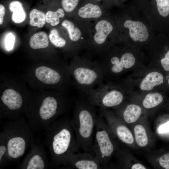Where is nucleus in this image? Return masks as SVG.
<instances>
[{"label": "nucleus", "instance_id": "39448f33", "mask_svg": "<svg viewBox=\"0 0 169 169\" xmlns=\"http://www.w3.org/2000/svg\"><path fill=\"white\" fill-rule=\"evenodd\" d=\"M73 86L78 95H84L99 85L105 79L102 70L96 60L77 55L69 65Z\"/></svg>", "mask_w": 169, "mask_h": 169}, {"label": "nucleus", "instance_id": "f3484780", "mask_svg": "<svg viewBox=\"0 0 169 169\" xmlns=\"http://www.w3.org/2000/svg\"><path fill=\"white\" fill-rule=\"evenodd\" d=\"M78 14L83 19H98L102 15V10L98 5L88 3L78 10Z\"/></svg>", "mask_w": 169, "mask_h": 169}, {"label": "nucleus", "instance_id": "72a5a7b5", "mask_svg": "<svg viewBox=\"0 0 169 169\" xmlns=\"http://www.w3.org/2000/svg\"><path fill=\"white\" fill-rule=\"evenodd\" d=\"M5 13L4 6L2 4H0V24L2 25L3 22V18Z\"/></svg>", "mask_w": 169, "mask_h": 169}, {"label": "nucleus", "instance_id": "9b49d317", "mask_svg": "<svg viewBox=\"0 0 169 169\" xmlns=\"http://www.w3.org/2000/svg\"><path fill=\"white\" fill-rule=\"evenodd\" d=\"M95 125V140L93 151L101 165L106 163L113 153L115 147L103 117L99 111Z\"/></svg>", "mask_w": 169, "mask_h": 169}, {"label": "nucleus", "instance_id": "a878e982", "mask_svg": "<svg viewBox=\"0 0 169 169\" xmlns=\"http://www.w3.org/2000/svg\"><path fill=\"white\" fill-rule=\"evenodd\" d=\"M49 38L51 43L56 47L63 48L66 45V40L59 35L56 29L53 28L51 30Z\"/></svg>", "mask_w": 169, "mask_h": 169}, {"label": "nucleus", "instance_id": "b1692460", "mask_svg": "<svg viewBox=\"0 0 169 169\" xmlns=\"http://www.w3.org/2000/svg\"><path fill=\"white\" fill-rule=\"evenodd\" d=\"M65 15L64 10L62 8H59L55 11H48L46 13V22L53 26L59 24V18H62Z\"/></svg>", "mask_w": 169, "mask_h": 169}, {"label": "nucleus", "instance_id": "f03ea898", "mask_svg": "<svg viewBox=\"0 0 169 169\" xmlns=\"http://www.w3.org/2000/svg\"><path fill=\"white\" fill-rule=\"evenodd\" d=\"M71 120L62 116L54 121L45 131L44 144L50 156L52 167L64 166L68 156L79 152Z\"/></svg>", "mask_w": 169, "mask_h": 169}, {"label": "nucleus", "instance_id": "412c9836", "mask_svg": "<svg viewBox=\"0 0 169 169\" xmlns=\"http://www.w3.org/2000/svg\"><path fill=\"white\" fill-rule=\"evenodd\" d=\"M163 97L160 93L155 91L148 92L142 102L143 106L149 109L156 107L162 101Z\"/></svg>", "mask_w": 169, "mask_h": 169}, {"label": "nucleus", "instance_id": "423d86ee", "mask_svg": "<svg viewBox=\"0 0 169 169\" xmlns=\"http://www.w3.org/2000/svg\"><path fill=\"white\" fill-rule=\"evenodd\" d=\"M118 54L111 53L106 49L96 60L106 81H117L126 73L143 67L137 65L136 58L132 53L127 52Z\"/></svg>", "mask_w": 169, "mask_h": 169}, {"label": "nucleus", "instance_id": "ddd939ff", "mask_svg": "<svg viewBox=\"0 0 169 169\" xmlns=\"http://www.w3.org/2000/svg\"><path fill=\"white\" fill-rule=\"evenodd\" d=\"M23 160L20 168L24 169H45L52 167L43 145L34 142Z\"/></svg>", "mask_w": 169, "mask_h": 169}, {"label": "nucleus", "instance_id": "4be33fe9", "mask_svg": "<svg viewBox=\"0 0 169 169\" xmlns=\"http://www.w3.org/2000/svg\"><path fill=\"white\" fill-rule=\"evenodd\" d=\"M114 130L117 137L122 142L128 144L133 143L134 140L129 130L125 125L117 124Z\"/></svg>", "mask_w": 169, "mask_h": 169}, {"label": "nucleus", "instance_id": "cd10ccee", "mask_svg": "<svg viewBox=\"0 0 169 169\" xmlns=\"http://www.w3.org/2000/svg\"><path fill=\"white\" fill-rule=\"evenodd\" d=\"M79 0H62L61 4L64 10L67 13L73 11L77 6Z\"/></svg>", "mask_w": 169, "mask_h": 169}, {"label": "nucleus", "instance_id": "c9c22d12", "mask_svg": "<svg viewBox=\"0 0 169 169\" xmlns=\"http://www.w3.org/2000/svg\"><path fill=\"white\" fill-rule=\"evenodd\" d=\"M167 83H168V85H169V74H168V80H167Z\"/></svg>", "mask_w": 169, "mask_h": 169}, {"label": "nucleus", "instance_id": "a211bd4d", "mask_svg": "<svg viewBox=\"0 0 169 169\" xmlns=\"http://www.w3.org/2000/svg\"><path fill=\"white\" fill-rule=\"evenodd\" d=\"M29 45L32 49H34L47 48L49 45V41L47 33L44 31L35 33L31 37Z\"/></svg>", "mask_w": 169, "mask_h": 169}, {"label": "nucleus", "instance_id": "473e14b6", "mask_svg": "<svg viewBox=\"0 0 169 169\" xmlns=\"http://www.w3.org/2000/svg\"><path fill=\"white\" fill-rule=\"evenodd\" d=\"M158 130L161 133L169 132V121L160 126Z\"/></svg>", "mask_w": 169, "mask_h": 169}, {"label": "nucleus", "instance_id": "1a4fd4ad", "mask_svg": "<svg viewBox=\"0 0 169 169\" xmlns=\"http://www.w3.org/2000/svg\"><path fill=\"white\" fill-rule=\"evenodd\" d=\"M29 98L15 87L4 88L0 95L1 118L12 121L26 117Z\"/></svg>", "mask_w": 169, "mask_h": 169}, {"label": "nucleus", "instance_id": "f8f14e48", "mask_svg": "<svg viewBox=\"0 0 169 169\" xmlns=\"http://www.w3.org/2000/svg\"><path fill=\"white\" fill-rule=\"evenodd\" d=\"M113 27L108 21L101 19L94 26L93 39L88 43L85 47L89 55L100 56L107 49L105 43L108 36L112 32Z\"/></svg>", "mask_w": 169, "mask_h": 169}, {"label": "nucleus", "instance_id": "aec40b11", "mask_svg": "<svg viewBox=\"0 0 169 169\" xmlns=\"http://www.w3.org/2000/svg\"><path fill=\"white\" fill-rule=\"evenodd\" d=\"M141 113V107L136 105L131 104L127 105L122 112L124 120L128 123L136 122L139 118Z\"/></svg>", "mask_w": 169, "mask_h": 169}, {"label": "nucleus", "instance_id": "6ab92c4d", "mask_svg": "<svg viewBox=\"0 0 169 169\" xmlns=\"http://www.w3.org/2000/svg\"><path fill=\"white\" fill-rule=\"evenodd\" d=\"M9 7L10 10L12 12L11 18L14 23H19L24 21L26 14L22 4L20 2L13 1L10 3Z\"/></svg>", "mask_w": 169, "mask_h": 169}, {"label": "nucleus", "instance_id": "dca6fc26", "mask_svg": "<svg viewBox=\"0 0 169 169\" xmlns=\"http://www.w3.org/2000/svg\"><path fill=\"white\" fill-rule=\"evenodd\" d=\"M61 25L67 30L69 39L75 43L78 52L82 48H84V45L80 41L82 33L79 28L76 26L72 21L68 20L63 21L61 23Z\"/></svg>", "mask_w": 169, "mask_h": 169}, {"label": "nucleus", "instance_id": "f257e3e1", "mask_svg": "<svg viewBox=\"0 0 169 169\" xmlns=\"http://www.w3.org/2000/svg\"><path fill=\"white\" fill-rule=\"evenodd\" d=\"M72 101L68 92L56 90L49 94L29 97L26 118L33 131H45L67 111Z\"/></svg>", "mask_w": 169, "mask_h": 169}, {"label": "nucleus", "instance_id": "c756f323", "mask_svg": "<svg viewBox=\"0 0 169 169\" xmlns=\"http://www.w3.org/2000/svg\"><path fill=\"white\" fill-rule=\"evenodd\" d=\"M14 42L15 37L11 33H8L5 41V46L7 50L10 51L13 48Z\"/></svg>", "mask_w": 169, "mask_h": 169}, {"label": "nucleus", "instance_id": "2f4dec72", "mask_svg": "<svg viewBox=\"0 0 169 169\" xmlns=\"http://www.w3.org/2000/svg\"><path fill=\"white\" fill-rule=\"evenodd\" d=\"M159 162L163 167L166 169H169V153L161 156L159 159Z\"/></svg>", "mask_w": 169, "mask_h": 169}, {"label": "nucleus", "instance_id": "6e6552de", "mask_svg": "<svg viewBox=\"0 0 169 169\" xmlns=\"http://www.w3.org/2000/svg\"><path fill=\"white\" fill-rule=\"evenodd\" d=\"M33 74L38 83L54 90L68 92L73 86L69 65L64 63L58 62L51 65L36 66Z\"/></svg>", "mask_w": 169, "mask_h": 169}, {"label": "nucleus", "instance_id": "bb28decb", "mask_svg": "<svg viewBox=\"0 0 169 169\" xmlns=\"http://www.w3.org/2000/svg\"><path fill=\"white\" fill-rule=\"evenodd\" d=\"M156 0L159 14L164 17L167 16L169 14V0Z\"/></svg>", "mask_w": 169, "mask_h": 169}, {"label": "nucleus", "instance_id": "f704fd0d", "mask_svg": "<svg viewBox=\"0 0 169 169\" xmlns=\"http://www.w3.org/2000/svg\"><path fill=\"white\" fill-rule=\"evenodd\" d=\"M132 169H146V168L142 165L137 163L133 165L132 167Z\"/></svg>", "mask_w": 169, "mask_h": 169}, {"label": "nucleus", "instance_id": "9d476101", "mask_svg": "<svg viewBox=\"0 0 169 169\" xmlns=\"http://www.w3.org/2000/svg\"><path fill=\"white\" fill-rule=\"evenodd\" d=\"M125 93L115 82L106 81L87 94L79 95L84 97L96 107L107 109L120 105L124 100Z\"/></svg>", "mask_w": 169, "mask_h": 169}, {"label": "nucleus", "instance_id": "2eb2a0df", "mask_svg": "<svg viewBox=\"0 0 169 169\" xmlns=\"http://www.w3.org/2000/svg\"><path fill=\"white\" fill-rule=\"evenodd\" d=\"M124 26L129 29L130 36L134 41L144 42L148 39L147 29L142 22L128 20L125 22Z\"/></svg>", "mask_w": 169, "mask_h": 169}, {"label": "nucleus", "instance_id": "7c9ffc66", "mask_svg": "<svg viewBox=\"0 0 169 169\" xmlns=\"http://www.w3.org/2000/svg\"><path fill=\"white\" fill-rule=\"evenodd\" d=\"M160 64L164 70L169 71V50L165 54L164 57L160 60Z\"/></svg>", "mask_w": 169, "mask_h": 169}, {"label": "nucleus", "instance_id": "0eeeda50", "mask_svg": "<svg viewBox=\"0 0 169 169\" xmlns=\"http://www.w3.org/2000/svg\"><path fill=\"white\" fill-rule=\"evenodd\" d=\"M125 78L115 82L126 93H148L155 91L164 82L163 75L151 66L140 68Z\"/></svg>", "mask_w": 169, "mask_h": 169}, {"label": "nucleus", "instance_id": "7ed1b4c3", "mask_svg": "<svg viewBox=\"0 0 169 169\" xmlns=\"http://www.w3.org/2000/svg\"><path fill=\"white\" fill-rule=\"evenodd\" d=\"M97 115L96 107L84 97L78 95L74 101L71 124L79 148L93 155V136Z\"/></svg>", "mask_w": 169, "mask_h": 169}, {"label": "nucleus", "instance_id": "4468645a", "mask_svg": "<svg viewBox=\"0 0 169 169\" xmlns=\"http://www.w3.org/2000/svg\"><path fill=\"white\" fill-rule=\"evenodd\" d=\"M101 164L94 155L88 152L70 154L64 166L77 169H101Z\"/></svg>", "mask_w": 169, "mask_h": 169}, {"label": "nucleus", "instance_id": "20e7f679", "mask_svg": "<svg viewBox=\"0 0 169 169\" xmlns=\"http://www.w3.org/2000/svg\"><path fill=\"white\" fill-rule=\"evenodd\" d=\"M24 118L9 121L3 126L0 135L7 148V163L16 162L34 142L33 132Z\"/></svg>", "mask_w": 169, "mask_h": 169}, {"label": "nucleus", "instance_id": "5701e85b", "mask_svg": "<svg viewBox=\"0 0 169 169\" xmlns=\"http://www.w3.org/2000/svg\"><path fill=\"white\" fill-rule=\"evenodd\" d=\"M29 18V23L31 26L41 28L46 22V14L36 9H33L31 11Z\"/></svg>", "mask_w": 169, "mask_h": 169}, {"label": "nucleus", "instance_id": "393cba45", "mask_svg": "<svg viewBox=\"0 0 169 169\" xmlns=\"http://www.w3.org/2000/svg\"><path fill=\"white\" fill-rule=\"evenodd\" d=\"M134 131L137 144L141 147L146 145L148 142V138L144 128L141 125H138L135 126Z\"/></svg>", "mask_w": 169, "mask_h": 169}, {"label": "nucleus", "instance_id": "c85d7f7f", "mask_svg": "<svg viewBox=\"0 0 169 169\" xmlns=\"http://www.w3.org/2000/svg\"><path fill=\"white\" fill-rule=\"evenodd\" d=\"M7 148L3 137L0 136V165H4L7 163Z\"/></svg>", "mask_w": 169, "mask_h": 169}]
</instances>
